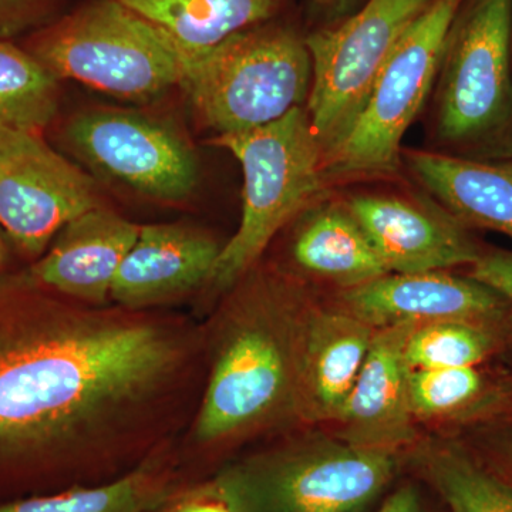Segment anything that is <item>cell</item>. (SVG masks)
I'll list each match as a JSON object with an SVG mask.
<instances>
[{"label": "cell", "mask_w": 512, "mask_h": 512, "mask_svg": "<svg viewBox=\"0 0 512 512\" xmlns=\"http://www.w3.org/2000/svg\"><path fill=\"white\" fill-rule=\"evenodd\" d=\"M171 512H229L221 501L200 493L192 495L187 501L177 505Z\"/></svg>", "instance_id": "f1b7e54d"}, {"label": "cell", "mask_w": 512, "mask_h": 512, "mask_svg": "<svg viewBox=\"0 0 512 512\" xmlns=\"http://www.w3.org/2000/svg\"><path fill=\"white\" fill-rule=\"evenodd\" d=\"M244 173L241 224L221 248L210 278L215 288L237 284L279 229L322 187L323 148L305 107L247 133L218 136Z\"/></svg>", "instance_id": "8992f818"}, {"label": "cell", "mask_w": 512, "mask_h": 512, "mask_svg": "<svg viewBox=\"0 0 512 512\" xmlns=\"http://www.w3.org/2000/svg\"><path fill=\"white\" fill-rule=\"evenodd\" d=\"M164 33L184 57L221 45L242 30L269 22L281 0H117Z\"/></svg>", "instance_id": "d6986e66"}, {"label": "cell", "mask_w": 512, "mask_h": 512, "mask_svg": "<svg viewBox=\"0 0 512 512\" xmlns=\"http://www.w3.org/2000/svg\"><path fill=\"white\" fill-rule=\"evenodd\" d=\"M292 251L305 271L348 289L389 274L348 207L316 211L296 235Z\"/></svg>", "instance_id": "ffe728a7"}, {"label": "cell", "mask_w": 512, "mask_h": 512, "mask_svg": "<svg viewBox=\"0 0 512 512\" xmlns=\"http://www.w3.org/2000/svg\"><path fill=\"white\" fill-rule=\"evenodd\" d=\"M467 448L484 466L512 485V403L481 420L473 446Z\"/></svg>", "instance_id": "d4e9b609"}, {"label": "cell", "mask_w": 512, "mask_h": 512, "mask_svg": "<svg viewBox=\"0 0 512 512\" xmlns=\"http://www.w3.org/2000/svg\"><path fill=\"white\" fill-rule=\"evenodd\" d=\"M3 235H5V232H3V229L0 228V268H2V265L5 264L6 259V245L5 239H3Z\"/></svg>", "instance_id": "f546056e"}, {"label": "cell", "mask_w": 512, "mask_h": 512, "mask_svg": "<svg viewBox=\"0 0 512 512\" xmlns=\"http://www.w3.org/2000/svg\"><path fill=\"white\" fill-rule=\"evenodd\" d=\"M464 0H430L397 40L348 133L323 156V173L389 174L407 128L439 74L448 32Z\"/></svg>", "instance_id": "ba28073f"}, {"label": "cell", "mask_w": 512, "mask_h": 512, "mask_svg": "<svg viewBox=\"0 0 512 512\" xmlns=\"http://www.w3.org/2000/svg\"><path fill=\"white\" fill-rule=\"evenodd\" d=\"M375 330L348 311L313 312L303 320L299 394L309 412L320 419H339Z\"/></svg>", "instance_id": "e0dca14e"}, {"label": "cell", "mask_w": 512, "mask_h": 512, "mask_svg": "<svg viewBox=\"0 0 512 512\" xmlns=\"http://www.w3.org/2000/svg\"><path fill=\"white\" fill-rule=\"evenodd\" d=\"M278 293L261 285L247 319L222 343L195 423L202 443L251 429L299 393L303 322L289 319Z\"/></svg>", "instance_id": "52a82bcc"}, {"label": "cell", "mask_w": 512, "mask_h": 512, "mask_svg": "<svg viewBox=\"0 0 512 512\" xmlns=\"http://www.w3.org/2000/svg\"><path fill=\"white\" fill-rule=\"evenodd\" d=\"M389 274L470 268L483 245L441 205L397 195H359L346 205Z\"/></svg>", "instance_id": "4fadbf2b"}, {"label": "cell", "mask_w": 512, "mask_h": 512, "mask_svg": "<svg viewBox=\"0 0 512 512\" xmlns=\"http://www.w3.org/2000/svg\"><path fill=\"white\" fill-rule=\"evenodd\" d=\"M66 146L97 174L163 202L191 197L197 158L177 133L136 111L92 109L63 130Z\"/></svg>", "instance_id": "30bf717a"}, {"label": "cell", "mask_w": 512, "mask_h": 512, "mask_svg": "<svg viewBox=\"0 0 512 512\" xmlns=\"http://www.w3.org/2000/svg\"><path fill=\"white\" fill-rule=\"evenodd\" d=\"M416 326L403 322L375 330L365 365L338 419L340 440L392 451L412 440L410 367L404 349Z\"/></svg>", "instance_id": "5bb4252c"}, {"label": "cell", "mask_w": 512, "mask_h": 512, "mask_svg": "<svg viewBox=\"0 0 512 512\" xmlns=\"http://www.w3.org/2000/svg\"><path fill=\"white\" fill-rule=\"evenodd\" d=\"M512 352V342L497 330L474 323H424L414 328L406 343L404 357L410 369L471 367Z\"/></svg>", "instance_id": "cb8c5ba5"}, {"label": "cell", "mask_w": 512, "mask_h": 512, "mask_svg": "<svg viewBox=\"0 0 512 512\" xmlns=\"http://www.w3.org/2000/svg\"><path fill=\"white\" fill-rule=\"evenodd\" d=\"M436 82V134L446 154L512 158V0L461 3Z\"/></svg>", "instance_id": "7a4b0ae2"}, {"label": "cell", "mask_w": 512, "mask_h": 512, "mask_svg": "<svg viewBox=\"0 0 512 512\" xmlns=\"http://www.w3.org/2000/svg\"><path fill=\"white\" fill-rule=\"evenodd\" d=\"M406 161L417 181L461 224L512 239V158L470 160L413 151Z\"/></svg>", "instance_id": "ac0fdd59"}, {"label": "cell", "mask_w": 512, "mask_h": 512, "mask_svg": "<svg viewBox=\"0 0 512 512\" xmlns=\"http://www.w3.org/2000/svg\"><path fill=\"white\" fill-rule=\"evenodd\" d=\"M343 302L346 311L373 329L454 320L497 330L512 342L510 302L470 275L387 274L346 289Z\"/></svg>", "instance_id": "7c38bea8"}, {"label": "cell", "mask_w": 512, "mask_h": 512, "mask_svg": "<svg viewBox=\"0 0 512 512\" xmlns=\"http://www.w3.org/2000/svg\"><path fill=\"white\" fill-rule=\"evenodd\" d=\"M467 275L493 288L512 306V251L484 247Z\"/></svg>", "instance_id": "4316f807"}, {"label": "cell", "mask_w": 512, "mask_h": 512, "mask_svg": "<svg viewBox=\"0 0 512 512\" xmlns=\"http://www.w3.org/2000/svg\"><path fill=\"white\" fill-rule=\"evenodd\" d=\"M147 320L45 308L0 325V457L53 450L136 409L181 365Z\"/></svg>", "instance_id": "6da1fadb"}, {"label": "cell", "mask_w": 512, "mask_h": 512, "mask_svg": "<svg viewBox=\"0 0 512 512\" xmlns=\"http://www.w3.org/2000/svg\"><path fill=\"white\" fill-rule=\"evenodd\" d=\"M377 512H424L420 495L412 485L394 491Z\"/></svg>", "instance_id": "83f0119b"}, {"label": "cell", "mask_w": 512, "mask_h": 512, "mask_svg": "<svg viewBox=\"0 0 512 512\" xmlns=\"http://www.w3.org/2000/svg\"><path fill=\"white\" fill-rule=\"evenodd\" d=\"M59 109V84L22 46L0 39V128L42 133Z\"/></svg>", "instance_id": "7402d4cb"}, {"label": "cell", "mask_w": 512, "mask_h": 512, "mask_svg": "<svg viewBox=\"0 0 512 512\" xmlns=\"http://www.w3.org/2000/svg\"><path fill=\"white\" fill-rule=\"evenodd\" d=\"M311 53L295 30L265 22L184 57L187 92L198 116L218 136L247 133L308 103Z\"/></svg>", "instance_id": "277c9868"}, {"label": "cell", "mask_w": 512, "mask_h": 512, "mask_svg": "<svg viewBox=\"0 0 512 512\" xmlns=\"http://www.w3.org/2000/svg\"><path fill=\"white\" fill-rule=\"evenodd\" d=\"M396 468V451L315 440L231 464L201 491L229 512H357Z\"/></svg>", "instance_id": "5b68a950"}, {"label": "cell", "mask_w": 512, "mask_h": 512, "mask_svg": "<svg viewBox=\"0 0 512 512\" xmlns=\"http://www.w3.org/2000/svg\"><path fill=\"white\" fill-rule=\"evenodd\" d=\"M171 498L157 467L144 464L114 483L0 505V512H151Z\"/></svg>", "instance_id": "603a6c76"}, {"label": "cell", "mask_w": 512, "mask_h": 512, "mask_svg": "<svg viewBox=\"0 0 512 512\" xmlns=\"http://www.w3.org/2000/svg\"><path fill=\"white\" fill-rule=\"evenodd\" d=\"M60 0H0V39L42 28L52 22Z\"/></svg>", "instance_id": "484cf974"}, {"label": "cell", "mask_w": 512, "mask_h": 512, "mask_svg": "<svg viewBox=\"0 0 512 512\" xmlns=\"http://www.w3.org/2000/svg\"><path fill=\"white\" fill-rule=\"evenodd\" d=\"M430 0H367L352 18L306 37L313 76L306 111L323 156L348 133L397 40Z\"/></svg>", "instance_id": "9c48e42d"}, {"label": "cell", "mask_w": 512, "mask_h": 512, "mask_svg": "<svg viewBox=\"0 0 512 512\" xmlns=\"http://www.w3.org/2000/svg\"><path fill=\"white\" fill-rule=\"evenodd\" d=\"M96 184L40 133L0 128V228L23 254H45L56 235L99 207Z\"/></svg>", "instance_id": "8fae6325"}, {"label": "cell", "mask_w": 512, "mask_h": 512, "mask_svg": "<svg viewBox=\"0 0 512 512\" xmlns=\"http://www.w3.org/2000/svg\"><path fill=\"white\" fill-rule=\"evenodd\" d=\"M140 225L110 208L83 212L56 235L30 269L33 284L87 303H103Z\"/></svg>", "instance_id": "9a60e30c"}, {"label": "cell", "mask_w": 512, "mask_h": 512, "mask_svg": "<svg viewBox=\"0 0 512 512\" xmlns=\"http://www.w3.org/2000/svg\"><path fill=\"white\" fill-rule=\"evenodd\" d=\"M220 252V245L197 229L144 225L117 272L110 299L143 308L184 295L210 281Z\"/></svg>", "instance_id": "2e32d148"}, {"label": "cell", "mask_w": 512, "mask_h": 512, "mask_svg": "<svg viewBox=\"0 0 512 512\" xmlns=\"http://www.w3.org/2000/svg\"><path fill=\"white\" fill-rule=\"evenodd\" d=\"M47 72L124 100L163 96L184 79V55L117 0H86L30 33L22 46Z\"/></svg>", "instance_id": "3957f363"}, {"label": "cell", "mask_w": 512, "mask_h": 512, "mask_svg": "<svg viewBox=\"0 0 512 512\" xmlns=\"http://www.w3.org/2000/svg\"><path fill=\"white\" fill-rule=\"evenodd\" d=\"M316 2H319V3H328V2H330V0H316Z\"/></svg>", "instance_id": "4dcf8cb0"}, {"label": "cell", "mask_w": 512, "mask_h": 512, "mask_svg": "<svg viewBox=\"0 0 512 512\" xmlns=\"http://www.w3.org/2000/svg\"><path fill=\"white\" fill-rule=\"evenodd\" d=\"M423 467L448 512H512V485L464 444L436 447Z\"/></svg>", "instance_id": "44dd1931"}]
</instances>
